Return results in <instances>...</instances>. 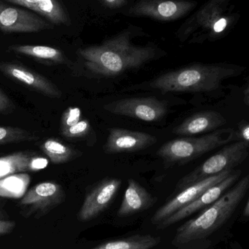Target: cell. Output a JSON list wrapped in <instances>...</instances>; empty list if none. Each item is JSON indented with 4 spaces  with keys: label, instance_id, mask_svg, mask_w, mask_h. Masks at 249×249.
<instances>
[{
    "label": "cell",
    "instance_id": "21",
    "mask_svg": "<svg viewBox=\"0 0 249 249\" xmlns=\"http://www.w3.org/2000/svg\"><path fill=\"white\" fill-rule=\"evenodd\" d=\"M40 148L48 159L54 164L66 163L83 155V152L54 138L45 140L41 144Z\"/></svg>",
    "mask_w": 249,
    "mask_h": 249
},
{
    "label": "cell",
    "instance_id": "34",
    "mask_svg": "<svg viewBox=\"0 0 249 249\" xmlns=\"http://www.w3.org/2000/svg\"><path fill=\"white\" fill-rule=\"evenodd\" d=\"M249 83L248 86H247V89L244 90V95H249Z\"/></svg>",
    "mask_w": 249,
    "mask_h": 249
},
{
    "label": "cell",
    "instance_id": "7",
    "mask_svg": "<svg viewBox=\"0 0 249 249\" xmlns=\"http://www.w3.org/2000/svg\"><path fill=\"white\" fill-rule=\"evenodd\" d=\"M231 0H209L178 28L177 36L181 42L204 40L213 23L222 17Z\"/></svg>",
    "mask_w": 249,
    "mask_h": 249
},
{
    "label": "cell",
    "instance_id": "15",
    "mask_svg": "<svg viewBox=\"0 0 249 249\" xmlns=\"http://www.w3.org/2000/svg\"><path fill=\"white\" fill-rule=\"evenodd\" d=\"M0 71L8 78L44 96L55 99L62 96V92L53 82L22 64L0 62Z\"/></svg>",
    "mask_w": 249,
    "mask_h": 249
},
{
    "label": "cell",
    "instance_id": "2",
    "mask_svg": "<svg viewBox=\"0 0 249 249\" xmlns=\"http://www.w3.org/2000/svg\"><path fill=\"white\" fill-rule=\"evenodd\" d=\"M244 70L232 64H193L156 77L149 82V87L162 93L213 91L225 80L240 75Z\"/></svg>",
    "mask_w": 249,
    "mask_h": 249
},
{
    "label": "cell",
    "instance_id": "8",
    "mask_svg": "<svg viewBox=\"0 0 249 249\" xmlns=\"http://www.w3.org/2000/svg\"><path fill=\"white\" fill-rule=\"evenodd\" d=\"M66 195L61 184L45 181L32 187L20 200L22 216L39 218L49 213L65 200Z\"/></svg>",
    "mask_w": 249,
    "mask_h": 249
},
{
    "label": "cell",
    "instance_id": "19",
    "mask_svg": "<svg viewBox=\"0 0 249 249\" xmlns=\"http://www.w3.org/2000/svg\"><path fill=\"white\" fill-rule=\"evenodd\" d=\"M156 202L157 197L152 196L139 182L129 178L127 189L117 215L119 217L132 216L150 209Z\"/></svg>",
    "mask_w": 249,
    "mask_h": 249
},
{
    "label": "cell",
    "instance_id": "11",
    "mask_svg": "<svg viewBox=\"0 0 249 249\" xmlns=\"http://www.w3.org/2000/svg\"><path fill=\"white\" fill-rule=\"evenodd\" d=\"M53 29V25L39 15L0 0V30L4 33H37Z\"/></svg>",
    "mask_w": 249,
    "mask_h": 249
},
{
    "label": "cell",
    "instance_id": "29",
    "mask_svg": "<svg viewBox=\"0 0 249 249\" xmlns=\"http://www.w3.org/2000/svg\"><path fill=\"white\" fill-rule=\"evenodd\" d=\"M15 109V105L10 98L0 89V114H10Z\"/></svg>",
    "mask_w": 249,
    "mask_h": 249
},
{
    "label": "cell",
    "instance_id": "13",
    "mask_svg": "<svg viewBox=\"0 0 249 249\" xmlns=\"http://www.w3.org/2000/svg\"><path fill=\"white\" fill-rule=\"evenodd\" d=\"M233 171L234 169L226 170L220 174L212 176L206 179L202 180L196 184L186 187L185 189L181 190V193H178L168 203L164 204L154 213L153 216L151 218V222L152 225H158L181 208L190 204L197 197H200L208 189L227 178Z\"/></svg>",
    "mask_w": 249,
    "mask_h": 249
},
{
    "label": "cell",
    "instance_id": "14",
    "mask_svg": "<svg viewBox=\"0 0 249 249\" xmlns=\"http://www.w3.org/2000/svg\"><path fill=\"white\" fill-rule=\"evenodd\" d=\"M241 171L234 170L227 178L208 189L194 201L192 202L187 206L181 208V209L171 215L169 217L158 224L157 225L158 226L157 229L163 230L168 228V227L188 217L195 212H197L206 206H210L212 203L216 202L228 189L233 185L234 183L236 182L241 175Z\"/></svg>",
    "mask_w": 249,
    "mask_h": 249
},
{
    "label": "cell",
    "instance_id": "17",
    "mask_svg": "<svg viewBox=\"0 0 249 249\" xmlns=\"http://www.w3.org/2000/svg\"><path fill=\"white\" fill-rule=\"evenodd\" d=\"M48 158L35 152H18L0 158V179L22 173L36 172L47 168Z\"/></svg>",
    "mask_w": 249,
    "mask_h": 249
},
{
    "label": "cell",
    "instance_id": "33",
    "mask_svg": "<svg viewBox=\"0 0 249 249\" xmlns=\"http://www.w3.org/2000/svg\"><path fill=\"white\" fill-rule=\"evenodd\" d=\"M244 102L247 106L249 107V94L246 95V96H244Z\"/></svg>",
    "mask_w": 249,
    "mask_h": 249
},
{
    "label": "cell",
    "instance_id": "25",
    "mask_svg": "<svg viewBox=\"0 0 249 249\" xmlns=\"http://www.w3.org/2000/svg\"><path fill=\"white\" fill-rule=\"evenodd\" d=\"M93 130L91 124L89 120L83 118L80 122L77 124L61 130L60 133L64 137L69 139H84L86 136L90 134Z\"/></svg>",
    "mask_w": 249,
    "mask_h": 249
},
{
    "label": "cell",
    "instance_id": "28",
    "mask_svg": "<svg viewBox=\"0 0 249 249\" xmlns=\"http://www.w3.org/2000/svg\"><path fill=\"white\" fill-rule=\"evenodd\" d=\"M99 4L108 10H124L129 4L130 0H96Z\"/></svg>",
    "mask_w": 249,
    "mask_h": 249
},
{
    "label": "cell",
    "instance_id": "9",
    "mask_svg": "<svg viewBox=\"0 0 249 249\" xmlns=\"http://www.w3.org/2000/svg\"><path fill=\"white\" fill-rule=\"evenodd\" d=\"M104 109L114 115L129 117L145 122H158L168 112L165 102L156 98H128L107 104Z\"/></svg>",
    "mask_w": 249,
    "mask_h": 249
},
{
    "label": "cell",
    "instance_id": "4",
    "mask_svg": "<svg viewBox=\"0 0 249 249\" xmlns=\"http://www.w3.org/2000/svg\"><path fill=\"white\" fill-rule=\"evenodd\" d=\"M231 128L216 130L200 137H183L164 143L157 152L166 165L187 163L234 140Z\"/></svg>",
    "mask_w": 249,
    "mask_h": 249
},
{
    "label": "cell",
    "instance_id": "1",
    "mask_svg": "<svg viewBox=\"0 0 249 249\" xmlns=\"http://www.w3.org/2000/svg\"><path fill=\"white\" fill-rule=\"evenodd\" d=\"M136 32L130 26L99 45L80 48L77 55L90 72L110 77L141 68L164 53L154 45H135Z\"/></svg>",
    "mask_w": 249,
    "mask_h": 249
},
{
    "label": "cell",
    "instance_id": "12",
    "mask_svg": "<svg viewBox=\"0 0 249 249\" xmlns=\"http://www.w3.org/2000/svg\"><path fill=\"white\" fill-rule=\"evenodd\" d=\"M121 184L122 181L120 178H106L93 187L86 195L77 213L79 222H90L106 211L113 200Z\"/></svg>",
    "mask_w": 249,
    "mask_h": 249
},
{
    "label": "cell",
    "instance_id": "23",
    "mask_svg": "<svg viewBox=\"0 0 249 249\" xmlns=\"http://www.w3.org/2000/svg\"><path fill=\"white\" fill-rule=\"evenodd\" d=\"M30 177L26 173L13 174L0 179V197L20 198L26 194Z\"/></svg>",
    "mask_w": 249,
    "mask_h": 249
},
{
    "label": "cell",
    "instance_id": "3",
    "mask_svg": "<svg viewBox=\"0 0 249 249\" xmlns=\"http://www.w3.org/2000/svg\"><path fill=\"white\" fill-rule=\"evenodd\" d=\"M249 188V174L240 180L228 193L222 195L198 216L180 226L172 244L185 245L210 235L231 216Z\"/></svg>",
    "mask_w": 249,
    "mask_h": 249
},
{
    "label": "cell",
    "instance_id": "16",
    "mask_svg": "<svg viewBox=\"0 0 249 249\" xmlns=\"http://www.w3.org/2000/svg\"><path fill=\"white\" fill-rule=\"evenodd\" d=\"M155 136L143 132L123 128L109 129V136L104 146L107 154L138 152L156 143Z\"/></svg>",
    "mask_w": 249,
    "mask_h": 249
},
{
    "label": "cell",
    "instance_id": "6",
    "mask_svg": "<svg viewBox=\"0 0 249 249\" xmlns=\"http://www.w3.org/2000/svg\"><path fill=\"white\" fill-rule=\"evenodd\" d=\"M196 6L192 0H133L123 11L128 17L168 22L182 18Z\"/></svg>",
    "mask_w": 249,
    "mask_h": 249
},
{
    "label": "cell",
    "instance_id": "5",
    "mask_svg": "<svg viewBox=\"0 0 249 249\" xmlns=\"http://www.w3.org/2000/svg\"><path fill=\"white\" fill-rule=\"evenodd\" d=\"M249 142L238 141L225 146L209 158L200 166L181 178L177 183V190L186 187L241 165L249 156Z\"/></svg>",
    "mask_w": 249,
    "mask_h": 249
},
{
    "label": "cell",
    "instance_id": "31",
    "mask_svg": "<svg viewBox=\"0 0 249 249\" xmlns=\"http://www.w3.org/2000/svg\"><path fill=\"white\" fill-rule=\"evenodd\" d=\"M14 228V222L0 219V235L9 233L13 231Z\"/></svg>",
    "mask_w": 249,
    "mask_h": 249
},
{
    "label": "cell",
    "instance_id": "20",
    "mask_svg": "<svg viewBox=\"0 0 249 249\" xmlns=\"http://www.w3.org/2000/svg\"><path fill=\"white\" fill-rule=\"evenodd\" d=\"M15 53L35 58L41 62L52 64H67L70 60L58 48L45 45H15L8 48Z\"/></svg>",
    "mask_w": 249,
    "mask_h": 249
},
{
    "label": "cell",
    "instance_id": "22",
    "mask_svg": "<svg viewBox=\"0 0 249 249\" xmlns=\"http://www.w3.org/2000/svg\"><path fill=\"white\" fill-rule=\"evenodd\" d=\"M160 237L135 235L115 241H107L90 249H151L159 245Z\"/></svg>",
    "mask_w": 249,
    "mask_h": 249
},
{
    "label": "cell",
    "instance_id": "27",
    "mask_svg": "<svg viewBox=\"0 0 249 249\" xmlns=\"http://www.w3.org/2000/svg\"><path fill=\"white\" fill-rule=\"evenodd\" d=\"M232 21V18L223 16L220 18L218 19L211 29L210 32L206 36V39L216 38L218 35L223 33L224 31L228 28V25Z\"/></svg>",
    "mask_w": 249,
    "mask_h": 249
},
{
    "label": "cell",
    "instance_id": "30",
    "mask_svg": "<svg viewBox=\"0 0 249 249\" xmlns=\"http://www.w3.org/2000/svg\"><path fill=\"white\" fill-rule=\"evenodd\" d=\"M245 141L249 142V123L241 124L237 133H234V140Z\"/></svg>",
    "mask_w": 249,
    "mask_h": 249
},
{
    "label": "cell",
    "instance_id": "10",
    "mask_svg": "<svg viewBox=\"0 0 249 249\" xmlns=\"http://www.w3.org/2000/svg\"><path fill=\"white\" fill-rule=\"evenodd\" d=\"M26 7L42 16L54 26L75 29L79 32L81 25L80 13L72 11L64 0H5Z\"/></svg>",
    "mask_w": 249,
    "mask_h": 249
},
{
    "label": "cell",
    "instance_id": "32",
    "mask_svg": "<svg viewBox=\"0 0 249 249\" xmlns=\"http://www.w3.org/2000/svg\"><path fill=\"white\" fill-rule=\"evenodd\" d=\"M244 215L245 216H249V199L248 202H247V206L244 209Z\"/></svg>",
    "mask_w": 249,
    "mask_h": 249
},
{
    "label": "cell",
    "instance_id": "35",
    "mask_svg": "<svg viewBox=\"0 0 249 249\" xmlns=\"http://www.w3.org/2000/svg\"><path fill=\"white\" fill-rule=\"evenodd\" d=\"M1 217H2V215H1V211H0V219H1Z\"/></svg>",
    "mask_w": 249,
    "mask_h": 249
},
{
    "label": "cell",
    "instance_id": "24",
    "mask_svg": "<svg viewBox=\"0 0 249 249\" xmlns=\"http://www.w3.org/2000/svg\"><path fill=\"white\" fill-rule=\"evenodd\" d=\"M39 136L20 127L0 126V145L35 142Z\"/></svg>",
    "mask_w": 249,
    "mask_h": 249
},
{
    "label": "cell",
    "instance_id": "26",
    "mask_svg": "<svg viewBox=\"0 0 249 249\" xmlns=\"http://www.w3.org/2000/svg\"><path fill=\"white\" fill-rule=\"evenodd\" d=\"M83 118L80 108L76 107H70L64 111L62 116H61L60 131L77 124Z\"/></svg>",
    "mask_w": 249,
    "mask_h": 249
},
{
    "label": "cell",
    "instance_id": "18",
    "mask_svg": "<svg viewBox=\"0 0 249 249\" xmlns=\"http://www.w3.org/2000/svg\"><path fill=\"white\" fill-rule=\"evenodd\" d=\"M225 117L216 111H203L189 117L174 127L173 133L178 136H193L214 131L226 124Z\"/></svg>",
    "mask_w": 249,
    "mask_h": 249
}]
</instances>
